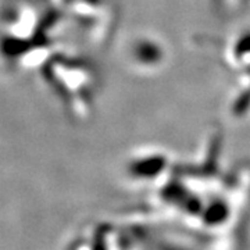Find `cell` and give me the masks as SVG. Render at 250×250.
Here are the masks:
<instances>
[{
  "mask_svg": "<svg viewBox=\"0 0 250 250\" xmlns=\"http://www.w3.org/2000/svg\"><path fill=\"white\" fill-rule=\"evenodd\" d=\"M42 67L46 71L43 80L62 100L65 110L75 118L89 116L99 82L93 65L80 56L56 50Z\"/></svg>",
  "mask_w": 250,
  "mask_h": 250,
  "instance_id": "obj_1",
  "label": "cell"
},
{
  "mask_svg": "<svg viewBox=\"0 0 250 250\" xmlns=\"http://www.w3.org/2000/svg\"><path fill=\"white\" fill-rule=\"evenodd\" d=\"M223 60L235 74V86L229 96L232 118L243 120L250 116V29H243L225 43Z\"/></svg>",
  "mask_w": 250,
  "mask_h": 250,
  "instance_id": "obj_2",
  "label": "cell"
},
{
  "mask_svg": "<svg viewBox=\"0 0 250 250\" xmlns=\"http://www.w3.org/2000/svg\"><path fill=\"white\" fill-rule=\"evenodd\" d=\"M175 171L168 153L159 147H142L131 154L126 161L125 174L138 185H163Z\"/></svg>",
  "mask_w": 250,
  "mask_h": 250,
  "instance_id": "obj_3",
  "label": "cell"
},
{
  "mask_svg": "<svg viewBox=\"0 0 250 250\" xmlns=\"http://www.w3.org/2000/svg\"><path fill=\"white\" fill-rule=\"evenodd\" d=\"M128 59L136 71L154 72L166 64L167 50L157 38L138 36L129 45Z\"/></svg>",
  "mask_w": 250,
  "mask_h": 250,
  "instance_id": "obj_4",
  "label": "cell"
},
{
  "mask_svg": "<svg viewBox=\"0 0 250 250\" xmlns=\"http://www.w3.org/2000/svg\"><path fill=\"white\" fill-rule=\"evenodd\" d=\"M217 7L223 10V11H233V10L242 7L246 0H213Z\"/></svg>",
  "mask_w": 250,
  "mask_h": 250,
  "instance_id": "obj_5",
  "label": "cell"
}]
</instances>
